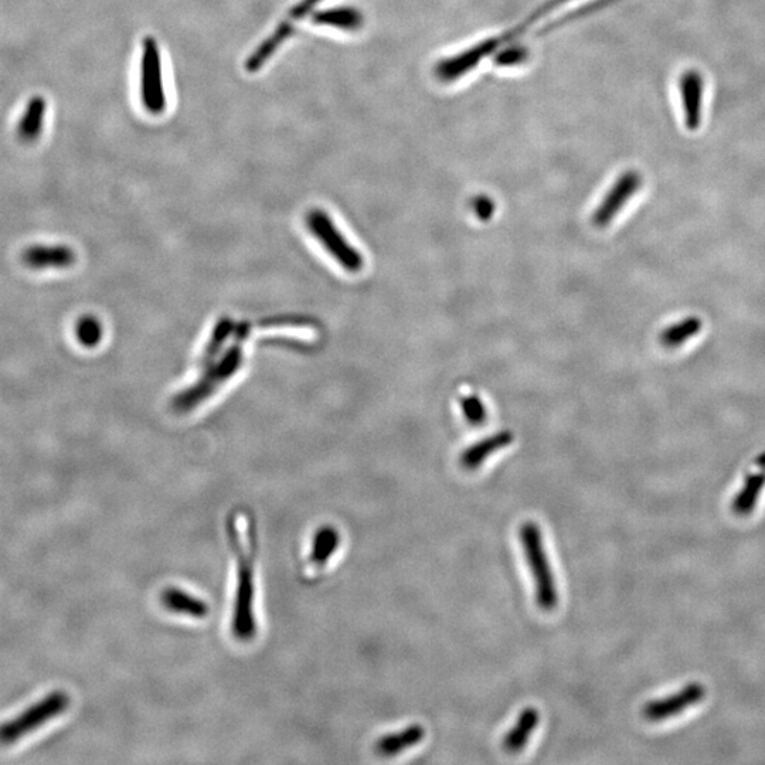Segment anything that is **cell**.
Returning <instances> with one entry per match:
<instances>
[{"mask_svg":"<svg viewBox=\"0 0 765 765\" xmlns=\"http://www.w3.org/2000/svg\"><path fill=\"white\" fill-rule=\"evenodd\" d=\"M520 542L535 581L537 607L543 611H553L559 605V591L544 549L542 530L535 522L523 523L520 527Z\"/></svg>","mask_w":765,"mask_h":765,"instance_id":"cell-4","label":"cell"},{"mask_svg":"<svg viewBox=\"0 0 765 765\" xmlns=\"http://www.w3.org/2000/svg\"><path fill=\"white\" fill-rule=\"evenodd\" d=\"M76 335L78 342L84 348L91 349L100 345L102 336H104V329H102L101 322L94 316H84L77 323Z\"/></svg>","mask_w":765,"mask_h":765,"instance_id":"cell-23","label":"cell"},{"mask_svg":"<svg viewBox=\"0 0 765 765\" xmlns=\"http://www.w3.org/2000/svg\"><path fill=\"white\" fill-rule=\"evenodd\" d=\"M47 104L43 97H33L27 104L25 114L19 124V135L23 141L33 142L42 135Z\"/></svg>","mask_w":765,"mask_h":765,"instance_id":"cell-21","label":"cell"},{"mask_svg":"<svg viewBox=\"0 0 765 765\" xmlns=\"http://www.w3.org/2000/svg\"><path fill=\"white\" fill-rule=\"evenodd\" d=\"M425 737V730L421 724H411L399 733L387 734L376 741L374 751L382 757H393L406 751L408 748L417 746Z\"/></svg>","mask_w":765,"mask_h":765,"instance_id":"cell-16","label":"cell"},{"mask_svg":"<svg viewBox=\"0 0 765 765\" xmlns=\"http://www.w3.org/2000/svg\"><path fill=\"white\" fill-rule=\"evenodd\" d=\"M340 544V535L333 526H323L316 532L309 561L316 567H323L336 553Z\"/></svg>","mask_w":765,"mask_h":765,"instance_id":"cell-22","label":"cell"},{"mask_svg":"<svg viewBox=\"0 0 765 765\" xmlns=\"http://www.w3.org/2000/svg\"><path fill=\"white\" fill-rule=\"evenodd\" d=\"M705 696L706 689L702 683H689L685 688L680 689L678 693L646 703L642 713H644L645 719L649 720V722H663V720L671 719L673 716H679V714L686 712L690 707L702 702Z\"/></svg>","mask_w":765,"mask_h":765,"instance_id":"cell-9","label":"cell"},{"mask_svg":"<svg viewBox=\"0 0 765 765\" xmlns=\"http://www.w3.org/2000/svg\"><path fill=\"white\" fill-rule=\"evenodd\" d=\"M311 22H314L316 26L355 33L365 25V16L362 10L353 6H339V8L323 9L312 13Z\"/></svg>","mask_w":765,"mask_h":765,"instance_id":"cell-15","label":"cell"},{"mask_svg":"<svg viewBox=\"0 0 765 765\" xmlns=\"http://www.w3.org/2000/svg\"><path fill=\"white\" fill-rule=\"evenodd\" d=\"M570 2V0H549L544 3L539 9L535 10L525 22L520 23L519 26L513 27L509 32L501 34L498 37H491V39L482 40V42L474 44L469 49L461 51V53L454 54V56L447 57V59L441 60L435 67V74L445 83L458 80V78L464 77L469 71L474 70L482 60L486 57L492 56L501 47L506 44L515 42L516 37L522 36L527 32L536 22H539L543 16L549 15L553 10L560 8L564 3Z\"/></svg>","mask_w":765,"mask_h":765,"instance_id":"cell-2","label":"cell"},{"mask_svg":"<svg viewBox=\"0 0 765 765\" xmlns=\"http://www.w3.org/2000/svg\"><path fill=\"white\" fill-rule=\"evenodd\" d=\"M244 355L240 343H234L224 355H221L212 365L204 367L202 377L192 386L180 391L172 399V410L178 414L189 413L200 404L212 397L223 384L236 376L243 366Z\"/></svg>","mask_w":765,"mask_h":765,"instance_id":"cell-3","label":"cell"},{"mask_svg":"<svg viewBox=\"0 0 765 765\" xmlns=\"http://www.w3.org/2000/svg\"><path fill=\"white\" fill-rule=\"evenodd\" d=\"M227 536L237 557V588L234 598V637L251 641L257 634L255 618V559H257V530L253 519L243 510H234L227 519Z\"/></svg>","mask_w":765,"mask_h":765,"instance_id":"cell-1","label":"cell"},{"mask_svg":"<svg viewBox=\"0 0 765 765\" xmlns=\"http://www.w3.org/2000/svg\"><path fill=\"white\" fill-rule=\"evenodd\" d=\"M765 488V454L761 455L757 459L756 469L750 472L744 479V484L741 486L737 495L734 496L733 502H731V509L736 515L747 516L756 509L758 499H760L761 492Z\"/></svg>","mask_w":765,"mask_h":765,"instance_id":"cell-12","label":"cell"},{"mask_svg":"<svg viewBox=\"0 0 765 765\" xmlns=\"http://www.w3.org/2000/svg\"><path fill=\"white\" fill-rule=\"evenodd\" d=\"M70 705V697L64 692L51 693L39 705L32 707L29 712L23 713L19 722L9 723L0 729L2 740L19 739L34 726H43L53 717L59 716Z\"/></svg>","mask_w":765,"mask_h":765,"instance_id":"cell-8","label":"cell"},{"mask_svg":"<svg viewBox=\"0 0 765 765\" xmlns=\"http://www.w3.org/2000/svg\"><path fill=\"white\" fill-rule=\"evenodd\" d=\"M306 229L325 248L326 253L331 255L350 274H357L365 267V258L362 253L350 244L348 238L343 236L342 231L336 226L335 221L325 210L311 209L305 217Z\"/></svg>","mask_w":765,"mask_h":765,"instance_id":"cell-5","label":"cell"},{"mask_svg":"<svg viewBox=\"0 0 765 765\" xmlns=\"http://www.w3.org/2000/svg\"><path fill=\"white\" fill-rule=\"evenodd\" d=\"M23 261L32 270H64L76 263V253L67 246H34L27 248Z\"/></svg>","mask_w":765,"mask_h":765,"instance_id":"cell-11","label":"cell"},{"mask_svg":"<svg viewBox=\"0 0 765 765\" xmlns=\"http://www.w3.org/2000/svg\"><path fill=\"white\" fill-rule=\"evenodd\" d=\"M540 723V713L535 707H526L519 714L515 726L503 737L502 746L508 753H519L526 747L527 741L532 737L533 731Z\"/></svg>","mask_w":765,"mask_h":765,"instance_id":"cell-17","label":"cell"},{"mask_svg":"<svg viewBox=\"0 0 765 765\" xmlns=\"http://www.w3.org/2000/svg\"><path fill=\"white\" fill-rule=\"evenodd\" d=\"M234 331H236V325H234L233 319H230L229 316H223V318L217 321L212 335H210L209 340L204 345L202 355L199 357V366L202 369L212 365V363L219 359L224 346L229 342L231 336H234Z\"/></svg>","mask_w":765,"mask_h":765,"instance_id":"cell-20","label":"cell"},{"mask_svg":"<svg viewBox=\"0 0 765 765\" xmlns=\"http://www.w3.org/2000/svg\"><path fill=\"white\" fill-rule=\"evenodd\" d=\"M472 210L479 220L488 221L495 214V202L488 196L475 197L472 202Z\"/></svg>","mask_w":765,"mask_h":765,"instance_id":"cell-26","label":"cell"},{"mask_svg":"<svg viewBox=\"0 0 765 765\" xmlns=\"http://www.w3.org/2000/svg\"><path fill=\"white\" fill-rule=\"evenodd\" d=\"M141 102L148 114H165L168 108L165 83H163L162 56L155 37H145L141 53Z\"/></svg>","mask_w":765,"mask_h":765,"instance_id":"cell-6","label":"cell"},{"mask_svg":"<svg viewBox=\"0 0 765 765\" xmlns=\"http://www.w3.org/2000/svg\"><path fill=\"white\" fill-rule=\"evenodd\" d=\"M642 186V175L637 170H625L598 204L591 221L598 229L610 226L611 221L622 212Z\"/></svg>","mask_w":765,"mask_h":765,"instance_id":"cell-7","label":"cell"},{"mask_svg":"<svg viewBox=\"0 0 765 765\" xmlns=\"http://www.w3.org/2000/svg\"><path fill=\"white\" fill-rule=\"evenodd\" d=\"M495 64L499 67H515L522 64L529 57V51L525 47L512 46L503 51H496Z\"/></svg>","mask_w":765,"mask_h":765,"instance_id":"cell-25","label":"cell"},{"mask_svg":"<svg viewBox=\"0 0 765 765\" xmlns=\"http://www.w3.org/2000/svg\"><path fill=\"white\" fill-rule=\"evenodd\" d=\"M703 323L702 319L696 318V316H688V318L680 319L678 322H673L671 325L666 326L661 333H659V343L665 349H679L682 348L689 340L696 338L702 331Z\"/></svg>","mask_w":765,"mask_h":765,"instance_id":"cell-19","label":"cell"},{"mask_svg":"<svg viewBox=\"0 0 765 765\" xmlns=\"http://www.w3.org/2000/svg\"><path fill=\"white\" fill-rule=\"evenodd\" d=\"M512 442L513 434L508 430L488 435L484 440L476 442V444L471 445V447L462 452L461 458H459L462 468L468 469V471H475L491 455L503 450V448L509 447Z\"/></svg>","mask_w":765,"mask_h":765,"instance_id":"cell-14","label":"cell"},{"mask_svg":"<svg viewBox=\"0 0 765 765\" xmlns=\"http://www.w3.org/2000/svg\"><path fill=\"white\" fill-rule=\"evenodd\" d=\"M680 102H682L683 121L690 132L699 131L703 121V101H705V78L700 71H683L679 78Z\"/></svg>","mask_w":765,"mask_h":765,"instance_id":"cell-10","label":"cell"},{"mask_svg":"<svg viewBox=\"0 0 765 765\" xmlns=\"http://www.w3.org/2000/svg\"><path fill=\"white\" fill-rule=\"evenodd\" d=\"M295 32V23L291 20H282L280 25L275 27L274 32L264 40L254 53L246 61V70L248 73H257L274 57V54L281 49L282 44L291 39Z\"/></svg>","mask_w":765,"mask_h":765,"instance_id":"cell-13","label":"cell"},{"mask_svg":"<svg viewBox=\"0 0 765 765\" xmlns=\"http://www.w3.org/2000/svg\"><path fill=\"white\" fill-rule=\"evenodd\" d=\"M322 2L323 0H301V2H298L297 5L291 9V12L288 13L287 17L291 22H298V20L305 19L306 16L312 15L316 6Z\"/></svg>","mask_w":765,"mask_h":765,"instance_id":"cell-27","label":"cell"},{"mask_svg":"<svg viewBox=\"0 0 765 765\" xmlns=\"http://www.w3.org/2000/svg\"><path fill=\"white\" fill-rule=\"evenodd\" d=\"M459 404H461V410L465 420H467L468 424H471L472 427H479V425L485 423L486 418H488V411H486L484 401L479 399L478 396H475V394H468V396L462 397L461 403Z\"/></svg>","mask_w":765,"mask_h":765,"instance_id":"cell-24","label":"cell"},{"mask_svg":"<svg viewBox=\"0 0 765 765\" xmlns=\"http://www.w3.org/2000/svg\"><path fill=\"white\" fill-rule=\"evenodd\" d=\"M161 600L166 610L176 612V614L204 618L210 612L206 601H203L202 598L193 597L192 594L186 593L180 588L170 587L163 591Z\"/></svg>","mask_w":765,"mask_h":765,"instance_id":"cell-18","label":"cell"}]
</instances>
